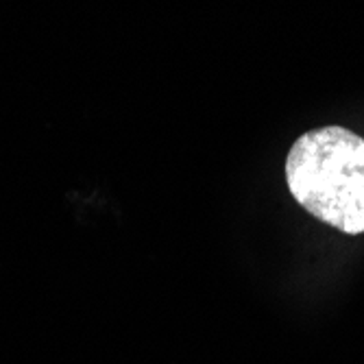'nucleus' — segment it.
Returning a JSON list of instances; mask_svg holds the SVG:
<instances>
[{
    "label": "nucleus",
    "mask_w": 364,
    "mask_h": 364,
    "mask_svg": "<svg viewBox=\"0 0 364 364\" xmlns=\"http://www.w3.org/2000/svg\"><path fill=\"white\" fill-rule=\"evenodd\" d=\"M286 183L321 223L364 234V138L353 131L321 127L296 138L286 157Z\"/></svg>",
    "instance_id": "1"
}]
</instances>
